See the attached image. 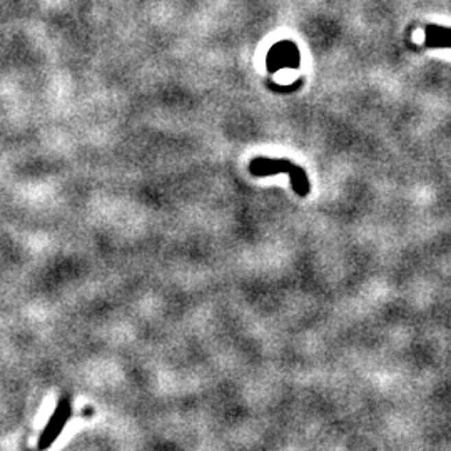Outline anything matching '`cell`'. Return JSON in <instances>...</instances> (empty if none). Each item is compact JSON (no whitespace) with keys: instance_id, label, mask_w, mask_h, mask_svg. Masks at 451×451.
<instances>
[{"instance_id":"obj_3","label":"cell","mask_w":451,"mask_h":451,"mask_svg":"<svg viewBox=\"0 0 451 451\" xmlns=\"http://www.w3.org/2000/svg\"><path fill=\"white\" fill-rule=\"evenodd\" d=\"M299 50L292 42H277L268 54V67L269 71L276 72L279 69H294L299 67Z\"/></svg>"},{"instance_id":"obj_4","label":"cell","mask_w":451,"mask_h":451,"mask_svg":"<svg viewBox=\"0 0 451 451\" xmlns=\"http://www.w3.org/2000/svg\"><path fill=\"white\" fill-rule=\"evenodd\" d=\"M425 45L431 49H451V38L438 37V36H426Z\"/></svg>"},{"instance_id":"obj_5","label":"cell","mask_w":451,"mask_h":451,"mask_svg":"<svg viewBox=\"0 0 451 451\" xmlns=\"http://www.w3.org/2000/svg\"><path fill=\"white\" fill-rule=\"evenodd\" d=\"M425 36H438V37H445V38H451V29L448 27H441V25H426Z\"/></svg>"},{"instance_id":"obj_1","label":"cell","mask_w":451,"mask_h":451,"mask_svg":"<svg viewBox=\"0 0 451 451\" xmlns=\"http://www.w3.org/2000/svg\"><path fill=\"white\" fill-rule=\"evenodd\" d=\"M249 171L253 176H275V174H289L291 179L292 191L298 196H308L310 194V181H308L306 172L299 167V165L289 163L284 159H268V157H256V159L251 161Z\"/></svg>"},{"instance_id":"obj_2","label":"cell","mask_w":451,"mask_h":451,"mask_svg":"<svg viewBox=\"0 0 451 451\" xmlns=\"http://www.w3.org/2000/svg\"><path fill=\"white\" fill-rule=\"evenodd\" d=\"M72 416V401L67 396H64L62 400L57 403L56 410H54L52 416L49 418L47 425L42 430L41 438H38V450H47L50 448L54 441L62 435L65 425L69 423Z\"/></svg>"}]
</instances>
